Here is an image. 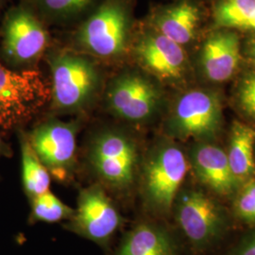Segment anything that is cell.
<instances>
[{"label":"cell","mask_w":255,"mask_h":255,"mask_svg":"<svg viewBox=\"0 0 255 255\" xmlns=\"http://www.w3.org/2000/svg\"><path fill=\"white\" fill-rule=\"evenodd\" d=\"M175 219L192 255L216 254L230 232V222L219 203L203 192L188 189L174 201Z\"/></svg>","instance_id":"cell-1"},{"label":"cell","mask_w":255,"mask_h":255,"mask_svg":"<svg viewBox=\"0 0 255 255\" xmlns=\"http://www.w3.org/2000/svg\"><path fill=\"white\" fill-rule=\"evenodd\" d=\"M50 67L51 104L56 112L80 113L95 101L101 87L98 65L87 55L54 50L47 56Z\"/></svg>","instance_id":"cell-2"},{"label":"cell","mask_w":255,"mask_h":255,"mask_svg":"<svg viewBox=\"0 0 255 255\" xmlns=\"http://www.w3.org/2000/svg\"><path fill=\"white\" fill-rule=\"evenodd\" d=\"M130 12L126 0H103L75 33L76 45L94 57L115 60L127 49Z\"/></svg>","instance_id":"cell-3"},{"label":"cell","mask_w":255,"mask_h":255,"mask_svg":"<svg viewBox=\"0 0 255 255\" xmlns=\"http://www.w3.org/2000/svg\"><path fill=\"white\" fill-rule=\"evenodd\" d=\"M136 143L119 128H103L92 138L88 162L96 177L108 188L124 192L135 182L138 167Z\"/></svg>","instance_id":"cell-4"},{"label":"cell","mask_w":255,"mask_h":255,"mask_svg":"<svg viewBox=\"0 0 255 255\" xmlns=\"http://www.w3.org/2000/svg\"><path fill=\"white\" fill-rule=\"evenodd\" d=\"M51 98L43 74L0 64V127L10 129L34 118Z\"/></svg>","instance_id":"cell-5"},{"label":"cell","mask_w":255,"mask_h":255,"mask_svg":"<svg viewBox=\"0 0 255 255\" xmlns=\"http://www.w3.org/2000/svg\"><path fill=\"white\" fill-rule=\"evenodd\" d=\"M182 149L164 142L151 151L142 172V194L146 206L157 215H167L173 207L187 172Z\"/></svg>","instance_id":"cell-6"},{"label":"cell","mask_w":255,"mask_h":255,"mask_svg":"<svg viewBox=\"0 0 255 255\" xmlns=\"http://www.w3.org/2000/svg\"><path fill=\"white\" fill-rule=\"evenodd\" d=\"M221 124L222 108L218 95L192 90L177 100L165 129L172 138L208 141L219 133Z\"/></svg>","instance_id":"cell-7"},{"label":"cell","mask_w":255,"mask_h":255,"mask_svg":"<svg viewBox=\"0 0 255 255\" xmlns=\"http://www.w3.org/2000/svg\"><path fill=\"white\" fill-rule=\"evenodd\" d=\"M162 94L158 86L145 75L123 71L109 82L105 103L116 118L132 124L152 119L160 108Z\"/></svg>","instance_id":"cell-8"},{"label":"cell","mask_w":255,"mask_h":255,"mask_svg":"<svg viewBox=\"0 0 255 255\" xmlns=\"http://www.w3.org/2000/svg\"><path fill=\"white\" fill-rule=\"evenodd\" d=\"M79 128L78 121L48 119L36 126L28 137L41 162L60 182L73 173Z\"/></svg>","instance_id":"cell-9"},{"label":"cell","mask_w":255,"mask_h":255,"mask_svg":"<svg viewBox=\"0 0 255 255\" xmlns=\"http://www.w3.org/2000/svg\"><path fill=\"white\" fill-rule=\"evenodd\" d=\"M49 35L42 20L27 6L6 13L2 27V52L10 64L26 65L37 61L46 51Z\"/></svg>","instance_id":"cell-10"},{"label":"cell","mask_w":255,"mask_h":255,"mask_svg":"<svg viewBox=\"0 0 255 255\" xmlns=\"http://www.w3.org/2000/svg\"><path fill=\"white\" fill-rule=\"evenodd\" d=\"M68 228L97 243L108 241L122 224V217L101 184L83 189Z\"/></svg>","instance_id":"cell-11"},{"label":"cell","mask_w":255,"mask_h":255,"mask_svg":"<svg viewBox=\"0 0 255 255\" xmlns=\"http://www.w3.org/2000/svg\"><path fill=\"white\" fill-rule=\"evenodd\" d=\"M134 55L148 73L163 81L180 80L186 68V56L182 46L156 30L147 31L138 38Z\"/></svg>","instance_id":"cell-12"},{"label":"cell","mask_w":255,"mask_h":255,"mask_svg":"<svg viewBox=\"0 0 255 255\" xmlns=\"http://www.w3.org/2000/svg\"><path fill=\"white\" fill-rule=\"evenodd\" d=\"M191 164L200 182L214 193L230 196L237 190L239 182L232 172L227 153L219 146L208 143L194 146Z\"/></svg>","instance_id":"cell-13"},{"label":"cell","mask_w":255,"mask_h":255,"mask_svg":"<svg viewBox=\"0 0 255 255\" xmlns=\"http://www.w3.org/2000/svg\"><path fill=\"white\" fill-rule=\"evenodd\" d=\"M186 248L172 232L153 222H141L122 239L117 255H185Z\"/></svg>","instance_id":"cell-14"},{"label":"cell","mask_w":255,"mask_h":255,"mask_svg":"<svg viewBox=\"0 0 255 255\" xmlns=\"http://www.w3.org/2000/svg\"><path fill=\"white\" fill-rule=\"evenodd\" d=\"M201 66L205 77L214 82L230 80L240 62V42L236 32L218 31L205 41L201 50Z\"/></svg>","instance_id":"cell-15"},{"label":"cell","mask_w":255,"mask_h":255,"mask_svg":"<svg viewBox=\"0 0 255 255\" xmlns=\"http://www.w3.org/2000/svg\"><path fill=\"white\" fill-rule=\"evenodd\" d=\"M200 21L199 8L190 0H182L159 9L152 25L154 30L182 46L194 39Z\"/></svg>","instance_id":"cell-16"},{"label":"cell","mask_w":255,"mask_h":255,"mask_svg":"<svg viewBox=\"0 0 255 255\" xmlns=\"http://www.w3.org/2000/svg\"><path fill=\"white\" fill-rule=\"evenodd\" d=\"M255 130L235 122L230 135L227 153L232 172L238 182H246L255 173Z\"/></svg>","instance_id":"cell-17"},{"label":"cell","mask_w":255,"mask_h":255,"mask_svg":"<svg viewBox=\"0 0 255 255\" xmlns=\"http://www.w3.org/2000/svg\"><path fill=\"white\" fill-rule=\"evenodd\" d=\"M39 18L50 23H65L79 18L97 7L100 0H24Z\"/></svg>","instance_id":"cell-18"},{"label":"cell","mask_w":255,"mask_h":255,"mask_svg":"<svg viewBox=\"0 0 255 255\" xmlns=\"http://www.w3.org/2000/svg\"><path fill=\"white\" fill-rule=\"evenodd\" d=\"M21 154L23 184L28 197L33 199L49 191L51 175L37 156L27 137L21 139Z\"/></svg>","instance_id":"cell-19"},{"label":"cell","mask_w":255,"mask_h":255,"mask_svg":"<svg viewBox=\"0 0 255 255\" xmlns=\"http://www.w3.org/2000/svg\"><path fill=\"white\" fill-rule=\"evenodd\" d=\"M255 10V0H222L215 9V22L219 27L245 28Z\"/></svg>","instance_id":"cell-20"},{"label":"cell","mask_w":255,"mask_h":255,"mask_svg":"<svg viewBox=\"0 0 255 255\" xmlns=\"http://www.w3.org/2000/svg\"><path fill=\"white\" fill-rule=\"evenodd\" d=\"M32 200L31 216L35 221L54 223L63 219H70L74 209L70 208L50 191L37 196Z\"/></svg>","instance_id":"cell-21"},{"label":"cell","mask_w":255,"mask_h":255,"mask_svg":"<svg viewBox=\"0 0 255 255\" xmlns=\"http://www.w3.org/2000/svg\"><path fill=\"white\" fill-rule=\"evenodd\" d=\"M238 219L248 225L255 226V181L247 183L236 201Z\"/></svg>","instance_id":"cell-22"},{"label":"cell","mask_w":255,"mask_h":255,"mask_svg":"<svg viewBox=\"0 0 255 255\" xmlns=\"http://www.w3.org/2000/svg\"><path fill=\"white\" fill-rule=\"evenodd\" d=\"M237 100L247 116L255 119V72L247 74L241 80L237 88Z\"/></svg>","instance_id":"cell-23"},{"label":"cell","mask_w":255,"mask_h":255,"mask_svg":"<svg viewBox=\"0 0 255 255\" xmlns=\"http://www.w3.org/2000/svg\"><path fill=\"white\" fill-rule=\"evenodd\" d=\"M214 255H255V228Z\"/></svg>","instance_id":"cell-24"},{"label":"cell","mask_w":255,"mask_h":255,"mask_svg":"<svg viewBox=\"0 0 255 255\" xmlns=\"http://www.w3.org/2000/svg\"><path fill=\"white\" fill-rule=\"evenodd\" d=\"M249 55L252 58V60H254L255 62V37L251 41L249 45Z\"/></svg>","instance_id":"cell-25"},{"label":"cell","mask_w":255,"mask_h":255,"mask_svg":"<svg viewBox=\"0 0 255 255\" xmlns=\"http://www.w3.org/2000/svg\"><path fill=\"white\" fill-rule=\"evenodd\" d=\"M246 29H254L255 30V10L254 11V13L252 14L251 18L249 20L248 24H247Z\"/></svg>","instance_id":"cell-26"},{"label":"cell","mask_w":255,"mask_h":255,"mask_svg":"<svg viewBox=\"0 0 255 255\" xmlns=\"http://www.w3.org/2000/svg\"><path fill=\"white\" fill-rule=\"evenodd\" d=\"M2 146H3V144H2V141H1V137H0V151L2 149Z\"/></svg>","instance_id":"cell-27"},{"label":"cell","mask_w":255,"mask_h":255,"mask_svg":"<svg viewBox=\"0 0 255 255\" xmlns=\"http://www.w3.org/2000/svg\"><path fill=\"white\" fill-rule=\"evenodd\" d=\"M1 1H2V0H0V3H1Z\"/></svg>","instance_id":"cell-28"}]
</instances>
